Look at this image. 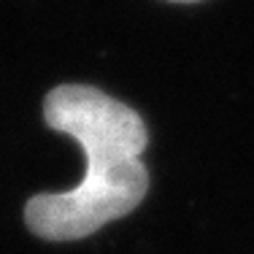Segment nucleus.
I'll list each match as a JSON object with an SVG mask.
<instances>
[{
  "label": "nucleus",
  "instance_id": "f257e3e1",
  "mask_svg": "<svg viewBox=\"0 0 254 254\" xmlns=\"http://www.w3.org/2000/svg\"><path fill=\"white\" fill-rule=\"evenodd\" d=\"M44 122L76 141L87 160L68 192H41L25 205V225L44 241H78L143 203L149 130L127 103L89 84H60L44 98Z\"/></svg>",
  "mask_w": 254,
  "mask_h": 254
},
{
  "label": "nucleus",
  "instance_id": "f03ea898",
  "mask_svg": "<svg viewBox=\"0 0 254 254\" xmlns=\"http://www.w3.org/2000/svg\"><path fill=\"white\" fill-rule=\"evenodd\" d=\"M168 3H197V0H168Z\"/></svg>",
  "mask_w": 254,
  "mask_h": 254
}]
</instances>
